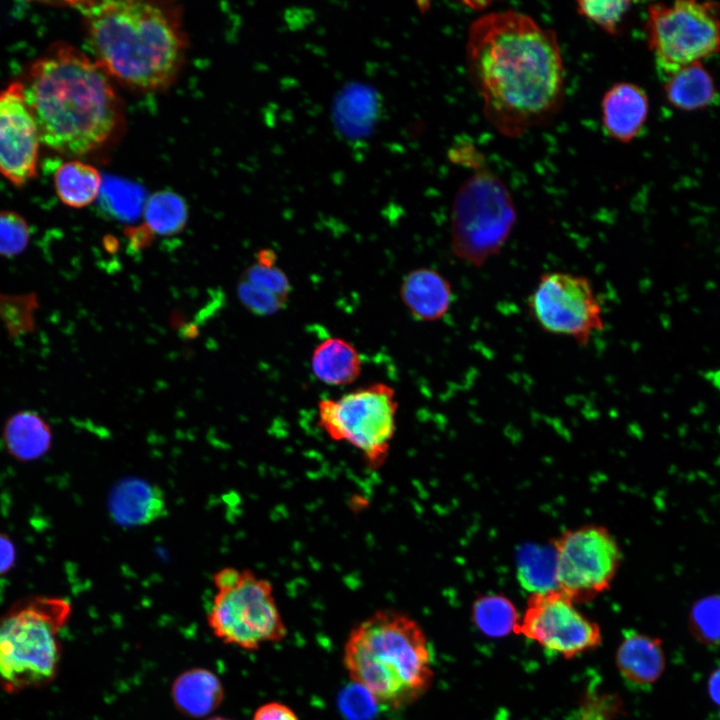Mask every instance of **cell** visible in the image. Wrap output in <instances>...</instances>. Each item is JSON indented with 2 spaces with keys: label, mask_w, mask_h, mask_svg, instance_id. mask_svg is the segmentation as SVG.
I'll return each instance as SVG.
<instances>
[{
  "label": "cell",
  "mask_w": 720,
  "mask_h": 720,
  "mask_svg": "<svg viewBox=\"0 0 720 720\" xmlns=\"http://www.w3.org/2000/svg\"><path fill=\"white\" fill-rule=\"evenodd\" d=\"M469 79L487 121L515 138L543 126L565 99V68L554 31L513 11L484 14L468 31Z\"/></svg>",
  "instance_id": "cell-1"
},
{
  "label": "cell",
  "mask_w": 720,
  "mask_h": 720,
  "mask_svg": "<svg viewBox=\"0 0 720 720\" xmlns=\"http://www.w3.org/2000/svg\"><path fill=\"white\" fill-rule=\"evenodd\" d=\"M20 81L40 142L58 153L86 154L104 144L120 123L110 76L68 43L51 45Z\"/></svg>",
  "instance_id": "cell-2"
},
{
  "label": "cell",
  "mask_w": 720,
  "mask_h": 720,
  "mask_svg": "<svg viewBox=\"0 0 720 720\" xmlns=\"http://www.w3.org/2000/svg\"><path fill=\"white\" fill-rule=\"evenodd\" d=\"M83 19L94 60L123 84L142 91L170 85L186 39L175 7L145 1L72 2Z\"/></svg>",
  "instance_id": "cell-3"
},
{
  "label": "cell",
  "mask_w": 720,
  "mask_h": 720,
  "mask_svg": "<svg viewBox=\"0 0 720 720\" xmlns=\"http://www.w3.org/2000/svg\"><path fill=\"white\" fill-rule=\"evenodd\" d=\"M429 641L420 624L397 610H378L354 626L343 649L353 683L378 705L402 709L431 688L434 669Z\"/></svg>",
  "instance_id": "cell-4"
},
{
  "label": "cell",
  "mask_w": 720,
  "mask_h": 720,
  "mask_svg": "<svg viewBox=\"0 0 720 720\" xmlns=\"http://www.w3.org/2000/svg\"><path fill=\"white\" fill-rule=\"evenodd\" d=\"M71 614L58 597L31 596L0 615V686L10 693L52 682L61 660L59 632Z\"/></svg>",
  "instance_id": "cell-5"
},
{
  "label": "cell",
  "mask_w": 720,
  "mask_h": 720,
  "mask_svg": "<svg viewBox=\"0 0 720 720\" xmlns=\"http://www.w3.org/2000/svg\"><path fill=\"white\" fill-rule=\"evenodd\" d=\"M482 158L458 189L450 218V242L460 261L482 268L500 254L517 220L510 191Z\"/></svg>",
  "instance_id": "cell-6"
},
{
  "label": "cell",
  "mask_w": 720,
  "mask_h": 720,
  "mask_svg": "<svg viewBox=\"0 0 720 720\" xmlns=\"http://www.w3.org/2000/svg\"><path fill=\"white\" fill-rule=\"evenodd\" d=\"M216 593L207 615L213 634L247 651L282 641L287 628L272 584L249 569L225 567L213 576Z\"/></svg>",
  "instance_id": "cell-7"
},
{
  "label": "cell",
  "mask_w": 720,
  "mask_h": 720,
  "mask_svg": "<svg viewBox=\"0 0 720 720\" xmlns=\"http://www.w3.org/2000/svg\"><path fill=\"white\" fill-rule=\"evenodd\" d=\"M397 410L394 388L375 382L337 398L320 399L318 425L332 440L355 448L367 467L377 470L388 458Z\"/></svg>",
  "instance_id": "cell-8"
},
{
  "label": "cell",
  "mask_w": 720,
  "mask_h": 720,
  "mask_svg": "<svg viewBox=\"0 0 720 720\" xmlns=\"http://www.w3.org/2000/svg\"><path fill=\"white\" fill-rule=\"evenodd\" d=\"M645 33L663 78L720 51V6L692 0L652 3Z\"/></svg>",
  "instance_id": "cell-9"
},
{
  "label": "cell",
  "mask_w": 720,
  "mask_h": 720,
  "mask_svg": "<svg viewBox=\"0 0 720 720\" xmlns=\"http://www.w3.org/2000/svg\"><path fill=\"white\" fill-rule=\"evenodd\" d=\"M622 561L615 536L599 524L564 530L553 541L556 589L574 603H585L607 591Z\"/></svg>",
  "instance_id": "cell-10"
},
{
  "label": "cell",
  "mask_w": 720,
  "mask_h": 720,
  "mask_svg": "<svg viewBox=\"0 0 720 720\" xmlns=\"http://www.w3.org/2000/svg\"><path fill=\"white\" fill-rule=\"evenodd\" d=\"M531 318L545 332L569 337L579 346L605 328L603 306L583 275L563 271L541 274L527 301Z\"/></svg>",
  "instance_id": "cell-11"
},
{
  "label": "cell",
  "mask_w": 720,
  "mask_h": 720,
  "mask_svg": "<svg viewBox=\"0 0 720 720\" xmlns=\"http://www.w3.org/2000/svg\"><path fill=\"white\" fill-rule=\"evenodd\" d=\"M514 632L567 659L602 641L598 624L557 589L532 593Z\"/></svg>",
  "instance_id": "cell-12"
},
{
  "label": "cell",
  "mask_w": 720,
  "mask_h": 720,
  "mask_svg": "<svg viewBox=\"0 0 720 720\" xmlns=\"http://www.w3.org/2000/svg\"><path fill=\"white\" fill-rule=\"evenodd\" d=\"M41 142L20 80L0 91V173L15 186L37 174Z\"/></svg>",
  "instance_id": "cell-13"
},
{
  "label": "cell",
  "mask_w": 720,
  "mask_h": 720,
  "mask_svg": "<svg viewBox=\"0 0 720 720\" xmlns=\"http://www.w3.org/2000/svg\"><path fill=\"white\" fill-rule=\"evenodd\" d=\"M380 107V96L373 86L359 81L348 82L333 99V125L345 139L363 140L374 131Z\"/></svg>",
  "instance_id": "cell-14"
},
{
  "label": "cell",
  "mask_w": 720,
  "mask_h": 720,
  "mask_svg": "<svg viewBox=\"0 0 720 720\" xmlns=\"http://www.w3.org/2000/svg\"><path fill=\"white\" fill-rule=\"evenodd\" d=\"M108 509L112 519L123 527L146 525L167 513L162 490L135 477L115 484L108 497Z\"/></svg>",
  "instance_id": "cell-15"
},
{
  "label": "cell",
  "mask_w": 720,
  "mask_h": 720,
  "mask_svg": "<svg viewBox=\"0 0 720 720\" xmlns=\"http://www.w3.org/2000/svg\"><path fill=\"white\" fill-rule=\"evenodd\" d=\"M616 665L630 687L648 690L660 679L665 669L666 659L661 640L634 630L623 632L616 652Z\"/></svg>",
  "instance_id": "cell-16"
},
{
  "label": "cell",
  "mask_w": 720,
  "mask_h": 720,
  "mask_svg": "<svg viewBox=\"0 0 720 720\" xmlns=\"http://www.w3.org/2000/svg\"><path fill=\"white\" fill-rule=\"evenodd\" d=\"M399 292L408 312L414 319L423 322L442 319L453 301L449 280L428 267L409 271L402 279Z\"/></svg>",
  "instance_id": "cell-17"
},
{
  "label": "cell",
  "mask_w": 720,
  "mask_h": 720,
  "mask_svg": "<svg viewBox=\"0 0 720 720\" xmlns=\"http://www.w3.org/2000/svg\"><path fill=\"white\" fill-rule=\"evenodd\" d=\"M601 108L606 133L620 142H630L640 134L647 120L648 96L634 83L619 82L606 91Z\"/></svg>",
  "instance_id": "cell-18"
},
{
  "label": "cell",
  "mask_w": 720,
  "mask_h": 720,
  "mask_svg": "<svg viewBox=\"0 0 720 720\" xmlns=\"http://www.w3.org/2000/svg\"><path fill=\"white\" fill-rule=\"evenodd\" d=\"M224 688L212 671L191 668L179 674L171 686V697L182 714L201 718L216 710L224 699Z\"/></svg>",
  "instance_id": "cell-19"
},
{
  "label": "cell",
  "mask_w": 720,
  "mask_h": 720,
  "mask_svg": "<svg viewBox=\"0 0 720 720\" xmlns=\"http://www.w3.org/2000/svg\"><path fill=\"white\" fill-rule=\"evenodd\" d=\"M662 79L666 99L677 109L701 110L719 101L715 81L701 62L683 66Z\"/></svg>",
  "instance_id": "cell-20"
},
{
  "label": "cell",
  "mask_w": 720,
  "mask_h": 720,
  "mask_svg": "<svg viewBox=\"0 0 720 720\" xmlns=\"http://www.w3.org/2000/svg\"><path fill=\"white\" fill-rule=\"evenodd\" d=\"M311 369L314 376L330 386L355 382L362 371V358L356 347L340 337H329L313 350Z\"/></svg>",
  "instance_id": "cell-21"
},
{
  "label": "cell",
  "mask_w": 720,
  "mask_h": 720,
  "mask_svg": "<svg viewBox=\"0 0 720 720\" xmlns=\"http://www.w3.org/2000/svg\"><path fill=\"white\" fill-rule=\"evenodd\" d=\"M3 439L11 456L27 462L46 454L52 443V431L39 414L23 410L7 419Z\"/></svg>",
  "instance_id": "cell-22"
},
{
  "label": "cell",
  "mask_w": 720,
  "mask_h": 720,
  "mask_svg": "<svg viewBox=\"0 0 720 720\" xmlns=\"http://www.w3.org/2000/svg\"><path fill=\"white\" fill-rule=\"evenodd\" d=\"M102 176L92 165L73 160L62 163L55 171L54 186L60 201L68 207L83 208L100 194Z\"/></svg>",
  "instance_id": "cell-23"
},
{
  "label": "cell",
  "mask_w": 720,
  "mask_h": 720,
  "mask_svg": "<svg viewBox=\"0 0 720 720\" xmlns=\"http://www.w3.org/2000/svg\"><path fill=\"white\" fill-rule=\"evenodd\" d=\"M143 215L144 228L150 233L171 236L184 229L188 219V206L179 194L162 190L146 199Z\"/></svg>",
  "instance_id": "cell-24"
},
{
  "label": "cell",
  "mask_w": 720,
  "mask_h": 720,
  "mask_svg": "<svg viewBox=\"0 0 720 720\" xmlns=\"http://www.w3.org/2000/svg\"><path fill=\"white\" fill-rule=\"evenodd\" d=\"M472 618L478 629L491 637L514 632L520 619L512 602L502 595L478 598L473 604Z\"/></svg>",
  "instance_id": "cell-25"
},
{
  "label": "cell",
  "mask_w": 720,
  "mask_h": 720,
  "mask_svg": "<svg viewBox=\"0 0 720 720\" xmlns=\"http://www.w3.org/2000/svg\"><path fill=\"white\" fill-rule=\"evenodd\" d=\"M99 196L102 209L109 216L121 221L135 220L146 201L138 186L112 180L105 186L102 185Z\"/></svg>",
  "instance_id": "cell-26"
},
{
  "label": "cell",
  "mask_w": 720,
  "mask_h": 720,
  "mask_svg": "<svg viewBox=\"0 0 720 720\" xmlns=\"http://www.w3.org/2000/svg\"><path fill=\"white\" fill-rule=\"evenodd\" d=\"M241 279L288 301L291 292L290 281L285 272L276 265V255L273 250L259 251L256 262L245 270Z\"/></svg>",
  "instance_id": "cell-27"
},
{
  "label": "cell",
  "mask_w": 720,
  "mask_h": 720,
  "mask_svg": "<svg viewBox=\"0 0 720 720\" xmlns=\"http://www.w3.org/2000/svg\"><path fill=\"white\" fill-rule=\"evenodd\" d=\"M688 628L691 635L707 646L720 645V596H709L692 607Z\"/></svg>",
  "instance_id": "cell-28"
},
{
  "label": "cell",
  "mask_w": 720,
  "mask_h": 720,
  "mask_svg": "<svg viewBox=\"0 0 720 720\" xmlns=\"http://www.w3.org/2000/svg\"><path fill=\"white\" fill-rule=\"evenodd\" d=\"M630 1H577L578 12L606 33L616 36L631 7Z\"/></svg>",
  "instance_id": "cell-29"
},
{
  "label": "cell",
  "mask_w": 720,
  "mask_h": 720,
  "mask_svg": "<svg viewBox=\"0 0 720 720\" xmlns=\"http://www.w3.org/2000/svg\"><path fill=\"white\" fill-rule=\"evenodd\" d=\"M30 235L23 216L10 210L0 211V256L11 258L21 254L28 246Z\"/></svg>",
  "instance_id": "cell-30"
},
{
  "label": "cell",
  "mask_w": 720,
  "mask_h": 720,
  "mask_svg": "<svg viewBox=\"0 0 720 720\" xmlns=\"http://www.w3.org/2000/svg\"><path fill=\"white\" fill-rule=\"evenodd\" d=\"M237 295L241 303L253 314L270 316L282 310L287 302L259 289L241 279L237 285Z\"/></svg>",
  "instance_id": "cell-31"
},
{
  "label": "cell",
  "mask_w": 720,
  "mask_h": 720,
  "mask_svg": "<svg viewBox=\"0 0 720 720\" xmlns=\"http://www.w3.org/2000/svg\"><path fill=\"white\" fill-rule=\"evenodd\" d=\"M618 708L619 704L614 696L590 695L572 720H613Z\"/></svg>",
  "instance_id": "cell-32"
},
{
  "label": "cell",
  "mask_w": 720,
  "mask_h": 720,
  "mask_svg": "<svg viewBox=\"0 0 720 720\" xmlns=\"http://www.w3.org/2000/svg\"><path fill=\"white\" fill-rule=\"evenodd\" d=\"M355 685L356 688L351 687L344 692L340 705L345 715L353 720H361L369 716L372 706L369 703L375 701L366 690Z\"/></svg>",
  "instance_id": "cell-33"
},
{
  "label": "cell",
  "mask_w": 720,
  "mask_h": 720,
  "mask_svg": "<svg viewBox=\"0 0 720 720\" xmlns=\"http://www.w3.org/2000/svg\"><path fill=\"white\" fill-rule=\"evenodd\" d=\"M252 720H300L295 711L288 705L272 701L257 708Z\"/></svg>",
  "instance_id": "cell-34"
},
{
  "label": "cell",
  "mask_w": 720,
  "mask_h": 720,
  "mask_svg": "<svg viewBox=\"0 0 720 720\" xmlns=\"http://www.w3.org/2000/svg\"><path fill=\"white\" fill-rule=\"evenodd\" d=\"M16 560V549L12 540L0 532V576L11 570Z\"/></svg>",
  "instance_id": "cell-35"
},
{
  "label": "cell",
  "mask_w": 720,
  "mask_h": 720,
  "mask_svg": "<svg viewBox=\"0 0 720 720\" xmlns=\"http://www.w3.org/2000/svg\"><path fill=\"white\" fill-rule=\"evenodd\" d=\"M707 691L720 714V666L712 671L707 682Z\"/></svg>",
  "instance_id": "cell-36"
},
{
  "label": "cell",
  "mask_w": 720,
  "mask_h": 720,
  "mask_svg": "<svg viewBox=\"0 0 720 720\" xmlns=\"http://www.w3.org/2000/svg\"><path fill=\"white\" fill-rule=\"evenodd\" d=\"M206 720H233V719H230V718H227V717L216 716V717L208 718V719H206Z\"/></svg>",
  "instance_id": "cell-37"
}]
</instances>
